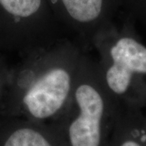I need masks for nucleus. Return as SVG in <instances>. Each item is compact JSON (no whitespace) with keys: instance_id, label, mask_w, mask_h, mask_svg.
<instances>
[{"instance_id":"7ed1b4c3","label":"nucleus","mask_w":146,"mask_h":146,"mask_svg":"<svg viewBox=\"0 0 146 146\" xmlns=\"http://www.w3.org/2000/svg\"><path fill=\"white\" fill-rule=\"evenodd\" d=\"M100 74L110 95L123 107L146 106V45L131 21L115 25L93 44Z\"/></svg>"},{"instance_id":"0eeeda50","label":"nucleus","mask_w":146,"mask_h":146,"mask_svg":"<svg viewBox=\"0 0 146 146\" xmlns=\"http://www.w3.org/2000/svg\"><path fill=\"white\" fill-rule=\"evenodd\" d=\"M145 131H146V117H145Z\"/></svg>"},{"instance_id":"39448f33","label":"nucleus","mask_w":146,"mask_h":146,"mask_svg":"<svg viewBox=\"0 0 146 146\" xmlns=\"http://www.w3.org/2000/svg\"><path fill=\"white\" fill-rule=\"evenodd\" d=\"M0 146H63L47 124L22 119L1 137Z\"/></svg>"},{"instance_id":"20e7f679","label":"nucleus","mask_w":146,"mask_h":146,"mask_svg":"<svg viewBox=\"0 0 146 146\" xmlns=\"http://www.w3.org/2000/svg\"><path fill=\"white\" fill-rule=\"evenodd\" d=\"M65 35L84 51L93 49L96 37L115 24L106 0H49Z\"/></svg>"},{"instance_id":"f257e3e1","label":"nucleus","mask_w":146,"mask_h":146,"mask_svg":"<svg viewBox=\"0 0 146 146\" xmlns=\"http://www.w3.org/2000/svg\"><path fill=\"white\" fill-rule=\"evenodd\" d=\"M87 52L63 38L26 53L15 84V108L23 119L50 125L70 101Z\"/></svg>"},{"instance_id":"f03ea898","label":"nucleus","mask_w":146,"mask_h":146,"mask_svg":"<svg viewBox=\"0 0 146 146\" xmlns=\"http://www.w3.org/2000/svg\"><path fill=\"white\" fill-rule=\"evenodd\" d=\"M122 108L105 87L96 58L86 53L68 106L49 126L63 146H108Z\"/></svg>"},{"instance_id":"6e6552de","label":"nucleus","mask_w":146,"mask_h":146,"mask_svg":"<svg viewBox=\"0 0 146 146\" xmlns=\"http://www.w3.org/2000/svg\"><path fill=\"white\" fill-rule=\"evenodd\" d=\"M0 87H1V80H0Z\"/></svg>"},{"instance_id":"423d86ee","label":"nucleus","mask_w":146,"mask_h":146,"mask_svg":"<svg viewBox=\"0 0 146 146\" xmlns=\"http://www.w3.org/2000/svg\"><path fill=\"white\" fill-rule=\"evenodd\" d=\"M145 116L141 110L123 107L108 146H146Z\"/></svg>"}]
</instances>
